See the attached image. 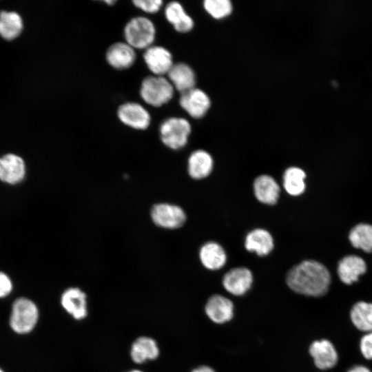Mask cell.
<instances>
[{
    "label": "cell",
    "instance_id": "1",
    "mask_svg": "<svg viewBox=\"0 0 372 372\" xmlns=\"http://www.w3.org/2000/svg\"><path fill=\"white\" fill-rule=\"evenodd\" d=\"M286 282L289 287L296 293L318 297L327 292L331 276L322 264L316 260H307L289 270Z\"/></svg>",
    "mask_w": 372,
    "mask_h": 372
},
{
    "label": "cell",
    "instance_id": "2",
    "mask_svg": "<svg viewBox=\"0 0 372 372\" xmlns=\"http://www.w3.org/2000/svg\"><path fill=\"white\" fill-rule=\"evenodd\" d=\"M39 320V309L30 299L20 297L12 304L9 324L16 333L24 335L30 333Z\"/></svg>",
    "mask_w": 372,
    "mask_h": 372
},
{
    "label": "cell",
    "instance_id": "3",
    "mask_svg": "<svg viewBox=\"0 0 372 372\" xmlns=\"http://www.w3.org/2000/svg\"><path fill=\"white\" fill-rule=\"evenodd\" d=\"M156 33L153 21L142 16L132 18L124 28L125 41L135 50H145L153 45Z\"/></svg>",
    "mask_w": 372,
    "mask_h": 372
},
{
    "label": "cell",
    "instance_id": "4",
    "mask_svg": "<svg viewBox=\"0 0 372 372\" xmlns=\"http://www.w3.org/2000/svg\"><path fill=\"white\" fill-rule=\"evenodd\" d=\"M174 87L164 76L150 75L141 82L140 96L143 101L153 107H161L173 97Z\"/></svg>",
    "mask_w": 372,
    "mask_h": 372
},
{
    "label": "cell",
    "instance_id": "5",
    "mask_svg": "<svg viewBox=\"0 0 372 372\" xmlns=\"http://www.w3.org/2000/svg\"><path fill=\"white\" fill-rule=\"evenodd\" d=\"M191 130V125L187 119L170 117L163 121L160 125V138L167 147L179 149L187 144Z\"/></svg>",
    "mask_w": 372,
    "mask_h": 372
},
{
    "label": "cell",
    "instance_id": "6",
    "mask_svg": "<svg viewBox=\"0 0 372 372\" xmlns=\"http://www.w3.org/2000/svg\"><path fill=\"white\" fill-rule=\"evenodd\" d=\"M150 217L155 225L167 229H178L186 220L185 213L180 207L167 203L154 204L150 210Z\"/></svg>",
    "mask_w": 372,
    "mask_h": 372
},
{
    "label": "cell",
    "instance_id": "7",
    "mask_svg": "<svg viewBox=\"0 0 372 372\" xmlns=\"http://www.w3.org/2000/svg\"><path fill=\"white\" fill-rule=\"evenodd\" d=\"M118 119L124 125L137 130L147 129L151 123V115L147 110L136 102L121 104L117 110Z\"/></svg>",
    "mask_w": 372,
    "mask_h": 372
},
{
    "label": "cell",
    "instance_id": "8",
    "mask_svg": "<svg viewBox=\"0 0 372 372\" xmlns=\"http://www.w3.org/2000/svg\"><path fill=\"white\" fill-rule=\"evenodd\" d=\"M143 60L149 71L156 76L167 74L173 65L171 52L160 45H152L145 50Z\"/></svg>",
    "mask_w": 372,
    "mask_h": 372
},
{
    "label": "cell",
    "instance_id": "9",
    "mask_svg": "<svg viewBox=\"0 0 372 372\" xmlns=\"http://www.w3.org/2000/svg\"><path fill=\"white\" fill-rule=\"evenodd\" d=\"M179 103L181 107L194 118L204 116L211 105L208 95L196 87L181 93Z\"/></svg>",
    "mask_w": 372,
    "mask_h": 372
},
{
    "label": "cell",
    "instance_id": "10",
    "mask_svg": "<svg viewBox=\"0 0 372 372\" xmlns=\"http://www.w3.org/2000/svg\"><path fill=\"white\" fill-rule=\"evenodd\" d=\"M26 167L23 159L15 154L0 157V180L10 185L21 183L25 178Z\"/></svg>",
    "mask_w": 372,
    "mask_h": 372
},
{
    "label": "cell",
    "instance_id": "11",
    "mask_svg": "<svg viewBox=\"0 0 372 372\" xmlns=\"http://www.w3.org/2000/svg\"><path fill=\"white\" fill-rule=\"evenodd\" d=\"M106 61L113 68L118 70L132 67L136 61V50L125 41L112 44L105 53Z\"/></svg>",
    "mask_w": 372,
    "mask_h": 372
},
{
    "label": "cell",
    "instance_id": "12",
    "mask_svg": "<svg viewBox=\"0 0 372 372\" xmlns=\"http://www.w3.org/2000/svg\"><path fill=\"white\" fill-rule=\"evenodd\" d=\"M253 282L251 271L245 267L231 269L223 279L224 288L234 296H242L251 288Z\"/></svg>",
    "mask_w": 372,
    "mask_h": 372
},
{
    "label": "cell",
    "instance_id": "13",
    "mask_svg": "<svg viewBox=\"0 0 372 372\" xmlns=\"http://www.w3.org/2000/svg\"><path fill=\"white\" fill-rule=\"evenodd\" d=\"M309 353L313 359L315 365L320 369H331L338 362L337 351L328 340L314 341L309 347Z\"/></svg>",
    "mask_w": 372,
    "mask_h": 372
},
{
    "label": "cell",
    "instance_id": "14",
    "mask_svg": "<svg viewBox=\"0 0 372 372\" xmlns=\"http://www.w3.org/2000/svg\"><path fill=\"white\" fill-rule=\"evenodd\" d=\"M205 313L215 323L223 324L231 320L234 316V304L227 298L220 295H214L207 300Z\"/></svg>",
    "mask_w": 372,
    "mask_h": 372
},
{
    "label": "cell",
    "instance_id": "15",
    "mask_svg": "<svg viewBox=\"0 0 372 372\" xmlns=\"http://www.w3.org/2000/svg\"><path fill=\"white\" fill-rule=\"evenodd\" d=\"M63 309L74 318L81 320L87 316L86 295L78 287H70L61 297Z\"/></svg>",
    "mask_w": 372,
    "mask_h": 372
},
{
    "label": "cell",
    "instance_id": "16",
    "mask_svg": "<svg viewBox=\"0 0 372 372\" xmlns=\"http://www.w3.org/2000/svg\"><path fill=\"white\" fill-rule=\"evenodd\" d=\"M366 271L364 260L355 255L344 257L338 263V274L342 282L351 285L358 280L360 276Z\"/></svg>",
    "mask_w": 372,
    "mask_h": 372
},
{
    "label": "cell",
    "instance_id": "17",
    "mask_svg": "<svg viewBox=\"0 0 372 372\" xmlns=\"http://www.w3.org/2000/svg\"><path fill=\"white\" fill-rule=\"evenodd\" d=\"M167 75L174 89L181 93L195 87V73L192 68L185 63H174Z\"/></svg>",
    "mask_w": 372,
    "mask_h": 372
},
{
    "label": "cell",
    "instance_id": "18",
    "mask_svg": "<svg viewBox=\"0 0 372 372\" xmlns=\"http://www.w3.org/2000/svg\"><path fill=\"white\" fill-rule=\"evenodd\" d=\"M254 191L256 198L260 202L267 205H274L279 197L280 187L271 176L260 175L254 180Z\"/></svg>",
    "mask_w": 372,
    "mask_h": 372
},
{
    "label": "cell",
    "instance_id": "19",
    "mask_svg": "<svg viewBox=\"0 0 372 372\" xmlns=\"http://www.w3.org/2000/svg\"><path fill=\"white\" fill-rule=\"evenodd\" d=\"M165 17L174 29L181 33L189 32L194 27L192 18L178 1H171L165 8Z\"/></svg>",
    "mask_w": 372,
    "mask_h": 372
},
{
    "label": "cell",
    "instance_id": "20",
    "mask_svg": "<svg viewBox=\"0 0 372 372\" xmlns=\"http://www.w3.org/2000/svg\"><path fill=\"white\" fill-rule=\"evenodd\" d=\"M245 246L249 251L264 256L269 254L273 249V239L267 230L255 229L247 235Z\"/></svg>",
    "mask_w": 372,
    "mask_h": 372
},
{
    "label": "cell",
    "instance_id": "21",
    "mask_svg": "<svg viewBox=\"0 0 372 372\" xmlns=\"http://www.w3.org/2000/svg\"><path fill=\"white\" fill-rule=\"evenodd\" d=\"M213 168V158L206 151L198 149L192 152L188 158V173L194 179L207 177Z\"/></svg>",
    "mask_w": 372,
    "mask_h": 372
},
{
    "label": "cell",
    "instance_id": "22",
    "mask_svg": "<svg viewBox=\"0 0 372 372\" xmlns=\"http://www.w3.org/2000/svg\"><path fill=\"white\" fill-rule=\"evenodd\" d=\"M199 256L202 264L210 270L220 269L227 260L224 249L215 242L205 243L200 248Z\"/></svg>",
    "mask_w": 372,
    "mask_h": 372
},
{
    "label": "cell",
    "instance_id": "23",
    "mask_svg": "<svg viewBox=\"0 0 372 372\" xmlns=\"http://www.w3.org/2000/svg\"><path fill=\"white\" fill-rule=\"evenodd\" d=\"M159 354L156 342L148 337L137 338L132 345L130 355L134 362L143 363L147 360H154Z\"/></svg>",
    "mask_w": 372,
    "mask_h": 372
},
{
    "label": "cell",
    "instance_id": "24",
    "mask_svg": "<svg viewBox=\"0 0 372 372\" xmlns=\"http://www.w3.org/2000/svg\"><path fill=\"white\" fill-rule=\"evenodd\" d=\"M23 28L21 15L14 11L0 12V35L6 40L17 37Z\"/></svg>",
    "mask_w": 372,
    "mask_h": 372
},
{
    "label": "cell",
    "instance_id": "25",
    "mask_svg": "<svg viewBox=\"0 0 372 372\" xmlns=\"http://www.w3.org/2000/svg\"><path fill=\"white\" fill-rule=\"evenodd\" d=\"M353 324L363 331H372V303L358 302L355 303L350 313Z\"/></svg>",
    "mask_w": 372,
    "mask_h": 372
},
{
    "label": "cell",
    "instance_id": "26",
    "mask_svg": "<svg viewBox=\"0 0 372 372\" xmlns=\"http://www.w3.org/2000/svg\"><path fill=\"white\" fill-rule=\"evenodd\" d=\"M304 172L296 167L287 169L283 175V186L286 192L291 196H299L305 189Z\"/></svg>",
    "mask_w": 372,
    "mask_h": 372
},
{
    "label": "cell",
    "instance_id": "27",
    "mask_svg": "<svg viewBox=\"0 0 372 372\" xmlns=\"http://www.w3.org/2000/svg\"><path fill=\"white\" fill-rule=\"evenodd\" d=\"M351 245L367 253L372 252V225L360 223L351 229L349 236Z\"/></svg>",
    "mask_w": 372,
    "mask_h": 372
},
{
    "label": "cell",
    "instance_id": "28",
    "mask_svg": "<svg viewBox=\"0 0 372 372\" xmlns=\"http://www.w3.org/2000/svg\"><path fill=\"white\" fill-rule=\"evenodd\" d=\"M203 7L205 11L216 19H223L232 11V5L229 0H205Z\"/></svg>",
    "mask_w": 372,
    "mask_h": 372
},
{
    "label": "cell",
    "instance_id": "29",
    "mask_svg": "<svg viewBox=\"0 0 372 372\" xmlns=\"http://www.w3.org/2000/svg\"><path fill=\"white\" fill-rule=\"evenodd\" d=\"M134 6L148 14L158 12L163 5L161 0H134Z\"/></svg>",
    "mask_w": 372,
    "mask_h": 372
},
{
    "label": "cell",
    "instance_id": "30",
    "mask_svg": "<svg viewBox=\"0 0 372 372\" xmlns=\"http://www.w3.org/2000/svg\"><path fill=\"white\" fill-rule=\"evenodd\" d=\"M13 289L10 278L4 272L0 271V298L9 296Z\"/></svg>",
    "mask_w": 372,
    "mask_h": 372
},
{
    "label": "cell",
    "instance_id": "31",
    "mask_svg": "<svg viewBox=\"0 0 372 372\" xmlns=\"http://www.w3.org/2000/svg\"><path fill=\"white\" fill-rule=\"evenodd\" d=\"M360 351L366 359H372V331L369 332L362 338Z\"/></svg>",
    "mask_w": 372,
    "mask_h": 372
},
{
    "label": "cell",
    "instance_id": "32",
    "mask_svg": "<svg viewBox=\"0 0 372 372\" xmlns=\"http://www.w3.org/2000/svg\"><path fill=\"white\" fill-rule=\"evenodd\" d=\"M347 372H371V371L364 366L357 365L350 369Z\"/></svg>",
    "mask_w": 372,
    "mask_h": 372
},
{
    "label": "cell",
    "instance_id": "33",
    "mask_svg": "<svg viewBox=\"0 0 372 372\" xmlns=\"http://www.w3.org/2000/svg\"><path fill=\"white\" fill-rule=\"evenodd\" d=\"M192 372H216L212 368L208 366H200L194 370Z\"/></svg>",
    "mask_w": 372,
    "mask_h": 372
},
{
    "label": "cell",
    "instance_id": "34",
    "mask_svg": "<svg viewBox=\"0 0 372 372\" xmlns=\"http://www.w3.org/2000/svg\"><path fill=\"white\" fill-rule=\"evenodd\" d=\"M130 372H142V371H138V370H133V371H131Z\"/></svg>",
    "mask_w": 372,
    "mask_h": 372
},
{
    "label": "cell",
    "instance_id": "35",
    "mask_svg": "<svg viewBox=\"0 0 372 372\" xmlns=\"http://www.w3.org/2000/svg\"><path fill=\"white\" fill-rule=\"evenodd\" d=\"M0 372H5L4 370L0 367Z\"/></svg>",
    "mask_w": 372,
    "mask_h": 372
}]
</instances>
